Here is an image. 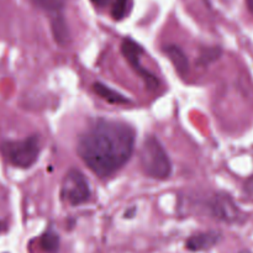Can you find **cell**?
Wrapping results in <instances>:
<instances>
[{
    "label": "cell",
    "instance_id": "obj_1",
    "mask_svg": "<svg viewBox=\"0 0 253 253\" xmlns=\"http://www.w3.org/2000/svg\"><path fill=\"white\" fill-rule=\"evenodd\" d=\"M135 148V131L125 123L95 121L81 135L78 155L86 167L101 178L120 170L131 158Z\"/></svg>",
    "mask_w": 253,
    "mask_h": 253
},
{
    "label": "cell",
    "instance_id": "obj_2",
    "mask_svg": "<svg viewBox=\"0 0 253 253\" xmlns=\"http://www.w3.org/2000/svg\"><path fill=\"white\" fill-rule=\"evenodd\" d=\"M140 163L143 172L155 179L165 180L172 173V163L168 153L156 136H148L143 141L140 150Z\"/></svg>",
    "mask_w": 253,
    "mask_h": 253
},
{
    "label": "cell",
    "instance_id": "obj_3",
    "mask_svg": "<svg viewBox=\"0 0 253 253\" xmlns=\"http://www.w3.org/2000/svg\"><path fill=\"white\" fill-rule=\"evenodd\" d=\"M0 152L14 167L30 168L39 160L41 152L40 138L35 135L24 140L5 141L0 145Z\"/></svg>",
    "mask_w": 253,
    "mask_h": 253
},
{
    "label": "cell",
    "instance_id": "obj_4",
    "mask_svg": "<svg viewBox=\"0 0 253 253\" xmlns=\"http://www.w3.org/2000/svg\"><path fill=\"white\" fill-rule=\"evenodd\" d=\"M61 198L72 207H78L90 199L88 179L79 169L72 168L64 175L61 187Z\"/></svg>",
    "mask_w": 253,
    "mask_h": 253
},
{
    "label": "cell",
    "instance_id": "obj_5",
    "mask_svg": "<svg viewBox=\"0 0 253 253\" xmlns=\"http://www.w3.org/2000/svg\"><path fill=\"white\" fill-rule=\"evenodd\" d=\"M121 52H123L124 57L128 62V64L133 68V71L143 79L147 88L151 90H157L161 84L158 78L141 64V56L143 54L142 47L133 40L124 39L121 42Z\"/></svg>",
    "mask_w": 253,
    "mask_h": 253
},
{
    "label": "cell",
    "instance_id": "obj_6",
    "mask_svg": "<svg viewBox=\"0 0 253 253\" xmlns=\"http://www.w3.org/2000/svg\"><path fill=\"white\" fill-rule=\"evenodd\" d=\"M211 210L216 219L225 222H239L242 217L237 205L227 194H217L211 203Z\"/></svg>",
    "mask_w": 253,
    "mask_h": 253
},
{
    "label": "cell",
    "instance_id": "obj_7",
    "mask_svg": "<svg viewBox=\"0 0 253 253\" xmlns=\"http://www.w3.org/2000/svg\"><path fill=\"white\" fill-rule=\"evenodd\" d=\"M220 239H221L220 232H202V234L193 235L192 237H189V239L187 240V242H185V247H187L189 251L193 252L205 251V250H209L211 249V247H214L215 245L220 241Z\"/></svg>",
    "mask_w": 253,
    "mask_h": 253
},
{
    "label": "cell",
    "instance_id": "obj_8",
    "mask_svg": "<svg viewBox=\"0 0 253 253\" xmlns=\"http://www.w3.org/2000/svg\"><path fill=\"white\" fill-rule=\"evenodd\" d=\"M165 53L170 59L177 73L180 77L187 76L188 72H189V61H188L187 54L183 52V49L175 44H168L165 47Z\"/></svg>",
    "mask_w": 253,
    "mask_h": 253
},
{
    "label": "cell",
    "instance_id": "obj_9",
    "mask_svg": "<svg viewBox=\"0 0 253 253\" xmlns=\"http://www.w3.org/2000/svg\"><path fill=\"white\" fill-rule=\"evenodd\" d=\"M51 27L52 34H53V37L57 43L61 44V46H66L69 42V40H71V35H69L67 21L61 14L53 15L51 21Z\"/></svg>",
    "mask_w": 253,
    "mask_h": 253
},
{
    "label": "cell",
    "instance_id": "obj_10",
    "mask_svg": "<svg viewBox=\"0 0 253 253\" xmlns=\"http://www.w3.org/2000/svg\"><path fill=\"white\" fill-rule=\"evenodd\" d=\"M93 90L98 94L100 98H103L104 100H106L108 103L111 104H127L130 103V100L127 99V96L123 95L119 91L114 90L110 86L105 85L103 83H94L93 84Z\"/></svg>",
    "mask_w": 253,
    "mask_h": 253
},
{
    "label": "cell",
    "instance_id": "obj_11",
    "mask_svg": "<svg viewBox=\"0 0 253 253\" xmlns=\"http://www.w3.org/2000/svg\"><path fill=\"white\" fill-rule=\"evenodd\" d=\"M133 6V0H114L111 6V16L116 21H121L128 16Z\"/></svg>",
    "mask_w": 253,
    "mask_h": 253
},
{
    "label": "cell",
    "instance_id": "obj_12",
    "mask_svg": "<svg viewBox=\"0 0 253 253\" xmlns=\"http://www.w3.org/2000/svg\"><path fill=\"white\" fill-rule=\"evenodd\" d=\"M66 1L67 0H31L35 6L40 7L47 12H51L53 15L61 14L64 5H66Z\"/></svg>",
    "mask_w": 253,
    "mask_h": 253
},
{
    "label": "cell",
    "instance_id": "obj_13",
    "mask_svg": "<svg viewBox=\"0 0 253 253\" xmlns=\"http://www.w3.org/2000/svg\"><path fill=\"white\" fill-rule=\"evenodd\" d=\"M40 245H41L42 249L46 252L54 253L58 251L59 247V236L53 231H47L42 235L41 240H40Z\"/></svg>",
    "mask_w": 253,
    "mask_h": 253
},
{
    "label": "cell",
    "instance_id": "obj_14",
    "mask_svg": "<svg viewBox=\"0 0 253 253\" xmlns=\"http://www.w3.org/2000/svg\"><path fill=\"white\" fill-rule=\"evenodd\" d=\"M220 53H221V52L217 51V49H207V51L204 52V56H202V59L205 62V63H208L209 61H214V59H216Z\"/></svg>",
    "mask_w": 253,
    "mask_h": 253
},
{
    "label": "cell",
    "instance_id": "obj_15",
    "mask_svg": "<svg viewBox=\"0 0 253 253\" xmlns=\"http://www.w3.org/2000/svg\"><path fill=\"white\" fill-rule=\"evenodd\" d=\"M90 1L93 2V4L95 5V6L104 7V6H106V5H108L109 2H110V0H90Z\"/></svg>",
    "mask_w": 253,
    "mask_h": 253
},
{
    "label": "cell",
    "instance_id": "obj_16",
    "mask_svg": "<svg viewBox=\"0 0 253 253\" xmlns=\"http://www.w3.org/2000/svg\"><path fill=\"white\" fill-rule=\"evenodd\" d=\"M246 5H247V9H249V11L253 15V0H246Z\"/></svg>",
    "mask_w": 253,
    "mask_h": 253
},
{
    "label": "cell",
    "instance_id": "obj_17",
    "mask_svg": "<svg viewBox=\"0 0 253 253\" xmlns=\"http://www.w3.org/2000/svg\"><path fill=\"white\" fill-rule=\"evenodd\" d=\"M244 253H250V252H244Z\"/></svg>",
    "mask_w": 253,
    "mask_h": 253
},
{
    "label": "cell",
    "instance_id": "obj_18",
    "mask_svg": "<svg viewBox=\"0 0 253 253\" xmlns=\"http://www.w3.org/2000/svg\"><path fill=\"white\" fill-rule=\"evenodd\" d=\"M0 229H1V225H0Z\"/></svg>",
    "mask_w": 253,
    "mask_h": 253
}]
</instances>
